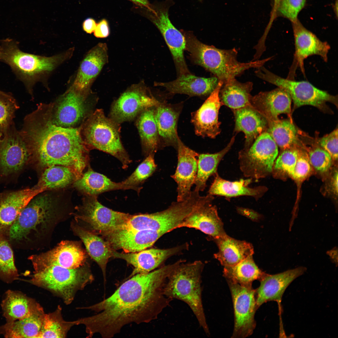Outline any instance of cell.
Masks as SVG:
<instances>
[{"mask_svg": "<svg viewBox=\"0 0 338 338\" xmlns=\"http://www.w3.org/2000/svg\"><path fill=\"white\" fill-rule=\"evenodd\" d=\"M284 150L275 161L273 170L283 171L292 177L300 151L294 147Z\"/></svg>", "mask_w": 338, "mask_h": 338, "instance_id": "cell-48", "label": "cell"}, {"mask_svg": "<svg viewBox=\"0 0 338 338\" xmlns=\"http://www.w3.org/2000/svg\"><path fill=\"white\" fill-rule=\"evenodd\" d=\"M331 180L332 190L334 193L337 195L338 193V172L337 171L334 172Z\"/></svg>", "mask_w": 338, "mask_h": 338, "instance_id": "cell-56", "label": "cell"}, {"mask_svg": "<svg viewBox=\"0 0 338 338\" xmlns=\"http://www.w3.org/2000/svg\"><path fill=\"white\" fill-rule=\"evenodd\" d=\"M94 279L89 267L85 264L75 269L50 266L34 271L31 278L25 281L49 291L69 305L78 291L83 289Z\"/></svg>", "mask_w": 338, "mask_h": 338, "instance_id": "cell-7", "label": "cell"}, {"mask_svg": "<svg viewBox=\"0 0 338 338\" xmlns=\"http://www.w3.org/2000/svg\"><path fill=\"white\" fill-rule=\"evenodd\" d=\"M291 23L294 40V59L302 71H304V60L310 56L318 55L327 62L330 48L329 44L319 39L305 28L299 20Z\"/></svg>", "mask_w": 338, "mask_h": 338, "instance_id": "cell-24", "label": "cell"}, {"mask_svg": "<svg viewBox=\"0 0 338 338\" xmlns=\"http://www.w3.org/2000/svg\"><path fill=\"white\" fill-rule=\"evenodd\" d=\"M77 179L74 171L69 168L54 165L46 168L38 182L34 187L45 191L65 187Z\"/></svg>", "mask_w": 338, "mask_h": 338, "instance_id": "cell-42", "label": "cell"}, {"mask_svg": "<svg viewBox=\"0 0 338 338\" xmlns=\"http://www.w3.org/2000/svg\"><path fill=\"white\" fill-rule=\"evenodd\" d=\"M159 101L145 85H134L113 103L110 118L119 124L130 121L145 110L157 105Z\"/></svg>", "mask_w": 338, "mask_h": 338, "instance_id": "cell-17", "label": "cell"}, {"mask_svg": "<svg viewBox=\"0 0 338 338\" xmlns=\"http://www.w3.org/2000/svg\"><path fill=\"white\" fill-rule=\"evenodd\" d=\"M265 274L256 265L253 255L234 265L224 267L223 270V275L227 280L248 286H252L255 280H260Z\"/></svg>", "mask_w": 338, "mask_h": 338, "instance_id": "cell-41", "label": "cell"}, {"mask_svg": "<svg viewBox=\"0 0 338 338\" xmlns=\"http://www.w3.org/2000/svg\"><path fill=\"white\" fill-rule=\"evenodd\" d=\"M44 191L33 187L0 193V234L8 236L10 228L23 209L35 196Z\"/></svg>", "mask_w": 338, "mask_h": 338, "instance_id": "cell-21", "label": "cell"}, {"mask_svg": "<svg viewBox=\"0 0 338 338\" xmlns=\"http://www.w3.org/2000/svg\"><path fill=\"white\" fill-rule=\"evenodd\" d=\"M235 138V136H233L226 146L217 153L199 154L197 171L194 183L195 185L194 190L198 192L204 190L207 180L210 177L218 172L219 163L231 148Z\"/></svg>", "mask_w": 338, "mask_h": 338, "instance_id": "cell-40", "label": "cell"}, {"mask_svg": "<svg viewBox=\"0 0 338 338\" xmlns=\"http://www.w3.org/2000/svg\"><path fill=\"white\" fill-rule=\"evenodd\" d=\"M61 308L58 306L54 312L46 314L44 326L38 338H65L75 321H67L63 318Z\"/></svg>", "mask_w": 338, "mask_h": 338, "instance_id": "cell-44", "label": "cell"}, {"mask_svg": "<svg viewBox=\"0 0 338 338\" xmlns=\"http://www.w3.org/2000/svg\"><path fill=\"white\" fill-rule=\"evenodd\" d=\"M306 0H280L276 13L278 16L285 18L291 23L297 21L298 14L305 5Z\"/></svg>", "mask_w": 338, "mask_h": 338, "instance_id": "cell-49", "label": "cell"}, {"mask_svg": "<svg viewBox=\"0 0 338 338\" xmlns=\"http://www.w3.org/2000/svg\"><path fill=\"white\" fill-rule=\"evenodd\" d=\"M155 107L143 111L137 116L136 122L143 153L146 157L150 154L154 155L157 151L161 149L154 116Z\"/></svg>", "mask_w": 338, "mask_h": 338, "instance_id": "cell-37", "label": "cell"}, {"mask_svg": "<svg viewBox=\"0 0 338 338\" xmlns=\"http://www.w3.org/2000/svg\"><path fill=\"white\" fill-rule=\"evenodd\" d=\"M183 34L186 39L185 50L189 53L193 62L213 74L223 84L247 69L263 66L272 58L240 62L237 60L238 52L235 48L218 49L202 43L190 32L184 31Z\"/></svg>", "mask_w": 338, "mask_h": 338, "instance_id": "cell-4", "label": "cell"}, {"mask_svg": "<svg viewBox=\"0 0 338 338\" xmlns=\"http://www.w3.org/2000/svg\"><path fill=\"white\" fill-rule=\"evenodd\" d=\"M191 211L186 201L172 202L166 209L151 214L131 215L120 228L158 231L165 234L178 228Z\"/></svg>", "mask_w": 338, "mask_h": 338, "instance_id": "cell-14", "label": "cell"}, {"mask_svg": "<svg viewBox=\"0 0 338 338\" xmlns=\"http://www.w3.org/2000/svg\"><path fill=\"white\" fill-rule=\"evenodd\" d=\"M218 81L216 77L205 78L189 73L179 76L170 82H156L155 85L165 88L171 94H184L203 98L208 96L213 91Z\"/></svg>", "mask_w": 338, "mask_h": 338, "instance_id": "cell-30", "label": "cell"}, {"mask_svg": "<svg viewBox=\"0 0 338 338\" xmlns=\"http://www.w3.org/2000/svg\"><path fill=\"white\" fill-rule=\"evenodd\" d=\"M237 210L240 214L254 221H258L260 218V215L253 210L244 208L238 207Z\"/></svg>", "mask_w": 338, "mask_h": 338, "instance_id": "cell-54", "label": "cell"}, {"mask_svg": "<svg viewBox=\"0 0 338 338\" xmlns=\"http://www.w3.org/2000/svg\"><path fill=\"white\" fill-rule=\"evenodd\" d=\"M73 48L50 57L34 55L21 50L18 43L7 38L1 41L0 60L9 65L33 95L35 84L45 77L73 55Z\"/></svg>", "mask_w": 338, "mask_h": 338, "instance_id": "cell-3", "label": "cell"}, {"mask_svg": "<svg viewBox=\"0 0 338 338\" xmlns=\"http://www.w3.org/2000/svg\"><path fill=\"white\" fill-rule=\"evenodd\" d=\"M198 1L200 2H202V0H198Z\"/></svg>", "mask_w": 338, "mask_h": 338, "instance_id": "cell-61", "label": "cell"}, {"mask_svg": "<svg viewBox=\"0 0 338 338\" xmlns=\"http://www.w3.org/2000/svg\"><path fill=\"white\" fill-rule=\"evenodd\" d=\"M177 167L171 177L177 183L178 202L184 201L190 196L194 184L197 167L199 154L186 146L180 139L178 141Z\"/></svg>", "mask_w": 338, "mask_h": 338, "instance_id": "cell-22", "label": "cell"}, {"mask_svg": "<svg viewBox=\"0 0 338 338\" xmlns=\"http://www.w3.org/2000/svg\"><path fill=\"white\" fill-rule=\"evenodd\" d=\"M110 29L107 21L103 19L97 23L94 34L97 38H105L110 34Z\"/></svg>", "mask_w": 338, "mask_h": 338, "instance_id": "cell-53", "label": "cell"}, {"mask_svg": "<svg viewBox=\"0 0 338 338\" xmlns=\"http://www.w3.org/2000/svg\"><path fill=\"white\" fill-rule=\"evenodd\" d=\"M74 183L75 187L86 196H97L105 192L124 189L121 182H113L90 167Z\"/></svg>", "mask_w": 338, "mask_h": 338, "instance_id": "cell-39", "label": "cell"}, {"mask_svg": "<svg viewBox=\"0 0 338 338\" xmlns=\"http://www.w3.org/2000/svg\"><path fill=\"white\" fill-rule=\"evenodd\" d=\"M18 279L12 249L6 236L0 234V280L10 284Z\"/></svg>", "mask_w": 338, "mask_h": 338, "instance_id": "cell-45", "label": "cell"}, {"mask_svg": "<svg viewBox=\"0 0 338 338\" xmlns=\"http://www.w3.org/2000/svg\"><path fill=\"white\" fill-rule=\"evenodd\" d=\"M96 25L97 23L93 18H88L86 19L82 23L83 29L87 33L91 34L94 32Z\"/></svg>", "mask_w": 338, "mask_h": 338, "instance_id": "cell-55", "label": "cell"}, {"mask_svg": "<svg viewBox=\"0 0 338 338\" xmlns=\"http://www.w3.org/2000/svg\"><path fill=\"white\" fill-rule=\"evenodd\" d=\"M334 10L336 17H337L338 14V0L335 1L334 6Z\"/></svg>", "mask_w": 338, "mask_h": 338, "instance_id": "cell-60", "label": "cell"}, {"mask_svg": "<svg viewBox=\"0 0 338 338\" xmlns=\"http://www.w3.org/2000/svg\"><path fill=\"white\" fill-rule=\"evenodd\" d=\"M120 124L106 117L103 110L93 111L80 125V134L90 150L96 149L117 158L123 168L128 167L131 160L123 147L120 136Z\"/></svg>", "mask_w": 338, "mask_h": 338, "instance_id": "cell-6", "label": "cell"}, {"mask_svg": "<svg viewBox=\"0 0 338 338\" xmlns=\"http://www.w3.org/2000/svg\"><path fill=\"white\" fill-rule=\"evenodd\" d=\"M306 267L300 266L282 273L269 274L265 273L259 280L260 285L255 290L257 307L269 301L280 303L286 289L295 279L303 274Z\"/></svg>", "mask_w": 338, "mask_h": 338, "instance_id": "cell-23", "label": "cell"}, {"mask_svg": "<svg viewBox=\"0 0 338 338\" xmlns=\"http://www.w3.org/2000/svg\"><path fill=\"white\" fill-rule=\"evenodd\" d=\"M266 131L280 148L284 150L294 147L297 142V131L290 120L279 119L268 122Z\"/></svg>", "mask_w": 338, "mask_h": 338, "instance_id": "cell-43", "label": "cell"}, {"mask_svg": "<svg viewBox=\"0 0 338 338\" xmlns=\"http://www.w3.org/2000/svg\"><path fill=\"white\" fill-rule=\"evenodd\" d=\"M141 8L148 7L150 4L148 0H128Z\"/></svg>", "mask_w": 338, "mask_h": 338, "instance_id": "cell-59", "label": "cell"}, {"mask_svg": "<svg viewBox=\"0 0 338 338\" xmlns=\"http://www.w3.org/2000/svg\"><path fill=\"white\" fill-rule=\"evenodd\" d=\"M154 155L150 154L146 156L132 174L121 182L124 189H132L137 192L140 190L139 186L151 176L157 168Z\"/></svg>", "mask_w": 338, "mask_h": 338, "instance_id": "cell-46", "label": "cell"}, {"mask_svg": "<svg viewBox=\"0 0 338 338\" xmlns=\"http://www.w3.org/2000/svg\"><path fill=\"white\" fill-rule=\"evenodd\" d=\"M173 3L172 0H166L150 4L148 7L143 8V13L162 34L172 56L179 76L190 73L184 55L186 44L185 36L175 27L169 18V9Z\"/></svg>", "mask_w": 338, "mask_h": 338, "instance_id": "cell-8", "label": "cell"}, {"mask_svg": "<svg viewBox=\"0 0 338 338\" xmlns=\"http://www.w3.org/2000/svg\"><path fill=\"white\" fill-rule=\"evenodd\" d=\"M213 240L218 248L214 257L224 267L234 265L254 253L250 243L236 240L227 234Z\"/></svg>", "mask_w": 338, "mask_h": 338, "instance_id": "cell-34", "label": "cell"}, {"mask_svg": "<svg viewBox=\"0 0 338 338\" xmlns=\"http://www.w3.org/2000/svg\"></svg>", "mask_w": 338, "mask_h": 338, "instance_id": "cell-62", "label": "cell"}, {"mask_svg": "<svg viewBox=\"0 0 338 338\" xmlns=\"http://www.w3.org/2000/svg\"><path fill=\"white\" fill-rule=\"evenodd\" d=\"M40 193L34 197L22 211L10 230L8 236L12 240L27 238L32 230L40 226L45 229L55 218L54 201L49 194Z\"/></svg>", "mask_w": 338, "mask_h": 338, "instance_id": "cell-11", "label": "cell"}, {"mask_svg": "<svg viewBox=\"0 0 338 338\" xmlns=\"http://www.w3.org/2000/svg\"><path fill=\"white\" fill-rule=\"evenodd\" d=\"M19 108L12 95L0 90V138L14 122L15 113Z\"/></svg>", "mask_w": 338, "mask_h": 338, "instance_id": "cell-47", "label": "cell"}, {"mask_svg": "<svg viewBox=\"0 0 338 338\" xmlns=\"http://www.w3.org/2000/svg\"><path fill=\"white\" fill-rule=\"evenodd\" d=\"M39 304L21 291L9 289L5 293L1 305L6 323H10L28 317Z\"/></svg>", "mask_w": 338, "mask_h": 338, "instance_id": "cell-35", "label": "cell"}, {"mask_svg": "<svg viewBox=\"0 0 338 338\" xmlns=\"http://www.w3.org/2000/svg\"><path fill=\"white\" fill-rule=\"evenodd\" d=\"M177 265L175 262L129 278L109 297L81 308L97 313L78 320L79 324L85 325L88 337L98 333L103 338H110L127 325L156 320L172 300L165 295L164 289Z\"/></svg>", "mask_w": 338, "mask_h": 338, "instance_id": "cell-1", "label": "cell"}, {"mask_svg": "<svg viewBox=\"0 0 338 338\" xmlns=\"http://www.w3.org/2000/svg\"><path fill=\"white\" fill-rule=\"evenodd\" d=\"M90 90H78L70 86L53 102L52 118L56 125L66 128L79 127L93 112L94 100Z\"/></svg>", "mask_w": 338, "mask_h": 338, "instance_id": "cell-12", "label": "cell"}, {"mask_svg": "<svg viewBox=\"0 0 338 338\" xmlns=\"http://www.w3.org/2000/svg\"><path fill=\"white\" fill-rule=\"evenodd\" d=\"M107 51L104 43H99L91 49L81 61L71 86L80 90H90L92 83L107 62Z\"/></svg>", "mask_w": 338, "mask_h": 338, "instance_id": "cell-27", "label": "cell"}, {"mask_svg": "<svg viewBox=\"0 0 338 338\" xmlns=\"http://www.w3.org/2000/svg\"><path fill=\"white\" fill-rule=\"evenodd\" d=\"M214 176V180L208 191V194L213 196H222L227 198L249 196L257 200L263 196L267 190L266 187L262 186L253 188L249 187L248 186L253 180L251 178L231 182L222 178L218 172Z\"/></svg>", "mask_w": 338, "mask_h": 338, "instance_id": "cell-33", "label": "cell"}, {"mask_svg": "<svg viewBox=\"0 0 338 338\" xmlns=\"http://www.w3.org/2000/svg\"><path fill=\"white\" fill-rule=\"evenodd\" d=\"M87 256L77 242L64 241L47 252L30 256L34 271L55 266L75 269L85 264Z\"/></svg>", "mask_w": 338, "mask_h": 338, "instance_id": "cell-18", "label": "cell"}, {"mask_svg": "<svg viewBox=\"0 0 338 338\" xmlns=\"http://www.w3.org/2000/svg\"><path fill=\"white\" fill-rule=\"evenodd\" d=\"M30 161V155L14 122L0 138V182L14 178Z\"/></svg>", "mask_w": 338, "mask_h": 338, "instance_id": "cell-13", "label": "cell"}, {"mask_svg": "<svg viewBox=\"0 0 338 338\" xmlns=\"http://www.w3.org/2000/svg\"><path fill=\"white\" fill-rule=\"evenodd\" d=\"M182 106V103L172 104L159 101L155 107L154 116L161 149L171 146L177 149L180 138L177 124Z\"/></svg>", "mask_w": 338, "mask_h": 338, "instance_id": "cell-25", "label": "cell"}, {"mask_svg": "<svg viewBox=\"0 0 338 338\" xmlns=\"http://www.w3.org/2000/svg\"><path fill=\"white\" fill-rule=\"evenodd\" d=\"M165 233L151 230L119 228L100 234L115 250L125 253L140 251L152 246Z\"/></svg>", "mask_w": 338, "mask_h": 338, "instance_id": "cell-20", "label": "cell"}, {"mask_svg": "<svg viewBox=\"0 0 338 338\" xmlns=\"http://www.w3.org/2000/svg\"><path fill=\"white\" fill-rule=\"evenodd\" d=\"M235 120L234 131L243 132L245 142L243 149L248 148L256 138L266 131L268 122L266 118L252 105L233 110Z\"/></svg>", "mask_w": 338, "mask_h": 338, "instance_id": "cell-31", "label": "cell"}, {"mask_svg": "<svg viewBox=\"0 0 338 338\" xmlns=\"http://www.w3.org/2000/svg\"><path fill=\"white\" fill-rule=\"evenodd\" d=\"M278 154L276 143L268 132H264L248 148L238 152L240 170L247 177L256 180L265 177L272 172Z\"/></svg>", "mask_w": 338, "mask_h": 338, "instance_id": "cell-10", "label": "cell"}, {"mask_svg": "<svg viewBox=\"0 0 338 338\" xmlns=\"http://www.w3.org/2000/svg\"><path fill=\"white\" fill-rule=\"evenodd\" d=\"M309 155L310 163L316 170L324 172L330 169L332 159L330 155L323 148H315L310 151Z\"/></svg>", "mask_w": 338, "mask_h": 338, "instance_id": "cell-50", "label": "cell"}, {"mask_svg": "<svg viewBox=\"0 0 338 338\" xmlns=\"http://www.w3.org/2000/svg\"><path fill=\"white\" fill-rule=\"evenodd\" d=\"M72 228L83 242L89 255L101 268L105 281L107 264L109 258L113 257L114 250L106 240L95 233L77 225H73Z\"/></svg>", "mask_w": 338, "mask_h": 338, "instance_id": "cell-36", "label": "cell"}, {"mask_svg": "<svg viewBox=\"0 0 338 338\" xmlns=\"http://www.w3.org/2000/svg\"><path fill=\"white\" fill-rule=\"evenodd\" d=\"M280 0H273V5L271 13V18L268 26H271L272 22L276 18V13L277 9Z\"/></svg>", "mask_w": 338, "mask_h": 338, "instance_id": "cell-57", "label": "cell"}, {"mask_svg": "<svg viewBox=\"0 0 338 338\" xmlns=\"http://www.w3.org/2000/svg\"><path fill=\"white\" fill-rule=\"evenodd\" d=\"M231 292L234 312V324L232 337L245 338L251 335L256 327L254 315L258 309L255 290L227 280Z\"/></svg>", "mask_w": 338, "mask_h": 338, "instance_id": "cell-16", "label": "cell"}, {"mask_svg": "<svg viewBox=\"0 0 338 338\" xmlns=\"http://www.w3.org/2000/svg\"><path fill=\"white\" fill-rule=\"evenodd\" d=\"M53 102L40 103L26 115L20 130L32 160L46 168L54 165L68 167L80 178L87 166L89 150L75 128L58 126L53 122Z\"/></svg>", "mask_w": 338, "mask_h": 338, "instance_id": "cell-2", "label": "cell"}, {"mask_svg": "<svg viewBox=\"0 0 338 338\" xmlns=\"http://www.w3.org/2000/svg\"><path fill=\"white\" fill-rule=\"evenodd\" d=\"M212 202H207L195 209L184 218L178 228H195L210 236L213 239L226 234L217 207L212 204Z\"/></svg>", "mask_w": 338, "mask_h": 338, "instance_id": "cell-28", "label": "cell"}, {"mask_svg": "<svg viewBox=\"0 0 338 338\" xmlns=\"http://www.w3.org/2000/svg\"><path fill=\"white\" fill-rule=\"evenodd\" d=\"M327 253L333 263L337 265L338 262V251L337 248H334L327 251Z\"/></svg>", "mask_w": 338, "mask_h": 338, "instance_id": "cell-58", "label": "cell"}, {"mask_svg": "<svg viewBox=\"0 0 338 338\" xmlns=\"http://www.w3.org/2000/svg\"><path fill=\"white\" fill-rule=\"evenodd\" d=\"M204 268L200 261L180 264L168 276L164 289L165 295L186 303L199 325L208 335L210 332L202 302V274Z\"/></svg>", "mask_w": 338, "mask_h": 338, "instance_id": "cell-5", "label": "cell"}, {"mask_svg": "<svg viewBox=\"0 0 338 338\" xmlns=\"http://www.w3.org/2000/svg\"><path fill=\"white\" fill-rule=\"evenodd\" d=\"M46 313L39 304L28 316L0 326V334L6 338H38L43 329Z\"/></svg>", "mask_w": 338, "mask_h": 338, "instance_id": "cell-32", "label": "cell"}, {"mask_svg": "<svg viewBox=\"0 0 338 338\" xmlns=\"http://www.w3.org/2000/svg\"><path fill=\"white\" fill-rule=\"evenodd\" d=\"M319 143L322 148L327 152L332 159L338 158V129L321 138Z\"/></svg>", "mask_w": 338, "mask_h": 338, "instance_id": "cell-51", "label": "cell"}, {"mask_svg": "<svg viewBox=\"0 0 338 338\" xmlns=\"http://www.w3.org/2000/svg\"><path fill=\"white\" fill-rule=\"evenodd\" d=\"M311 165L308 157L300 151L292 177L298 180L305 178L310 173Z\"/></svg>", "mask_w": 338, "mask_h": 338, "instance_id": "cell-52", "label": "cell"}, {"mask_svg": "<svg viewBox=\"0 0 338 338\" xmlns=\"http://www.w3.org/2000/svg\"><path fill=\"white\" fill-rule=\"evenodd\" d=\"M223 82L219 80L215 90L197 110L191 113V122L195 134L202 137L214 138L220 133L218 113L222 105L219 92Z\"/></svg>", "mask_w": 338, "mask_h": 338, "instance_id": "cell-19", "label": "cell"}, {"mask_svg": "<svg viewBox=\"0 0 338 338\" xmlns=\"http://www.w3.org/2000/svg\"><path fill=\"white\" fill-rule=\"evenodd\" d=\"M255 73L259 78L287 92L293 101L294 108L310 105L323 110L326 108L327 102L337 106V96L320 90L308 81H296L282 78L271 72L263 66L257 68Z\"/></svg>", "mask_w": 338, "mask_h": 338, "instance_id": "cell-9", "label": "cell"}, {"mask_svg": "<svg viewBox=\"0 0 338 338\" xmlns=\"http://www.w3.org/2000/svg\"><path fill=\"white\" fill-rule=\"evenodd\" d=\"M219 92V97L222 105H225L233 110L248 106L252 105L251 92L253 84L250 82L241 83L235 78L224 83Z\"/></svg>", "mask_w": 338, "mask_h": 338, "instance_id": "cell-38", "label": "cell"}, {"mask_svg": "<svg viewBox=\"0 0 338 338\" xmlns=\"http://www.w3.org/2000/svg\"><path fill=\"white\" fill-rule=\"evenodd\" d=\"M77 210L76 219L85 223L95 233L100 234L119 228L131 216L104 206L96 196H86Z\"/></svg>", "mask_w": 338, "mask_h": 338, "instance_id": "cell-15", "label": "cell"}, {"mask_svg": "<svg viewBox=\"0 0 338 338\" xmlns=\"http://www.w3.org/2000/svg\"><path fill=\"white\" fill-rule=\"evenodd\" d=\"M291 98L284 90L278 87L269 91L261 92L252 96V106L262 115L268 122L279 119L282 114L288 115L291 111Z\"/></svg>", "mask_w": 338, "mask_h": 338, "instance_id": "cell-29", "label": "cell"}, {"mask_svg": "<svg viewBox=\"0 0 338 338\" xmlns=\"http://www.w3.org/2000/svg\"><path fill=\"white\" fill-rule=\"evenodd\" d=\"M183 248L182 246L166 249L151 248L125 253L114 250L113 257L124 260L133 266L134 268L130 278L137 274H146L152 271L167 258L178 253Z\"/></svg>", "mask_w": 338, "mask_h": 338, "instance_id": "cell-26", "label": "cell"}]
</instances>
